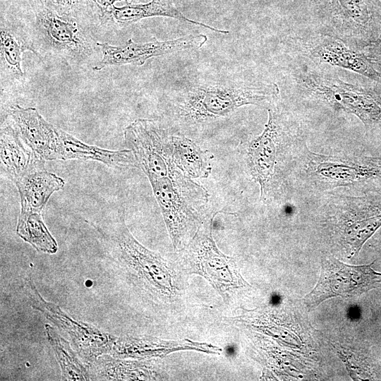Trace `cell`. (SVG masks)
Wrapping results in <instances>:
<instances>
[{"mask_svg": "<svg viewBox=\"0 0 381 381\" xmlns=\"http://www.w3.org/2000/svg\"><path fill=\"white\" fill-rule=\"evenodd\" d=\"M306 172L320 188L361 185L381 179V157L308 152Z\"/></svg>", "mask_w": 381, "mask_h": 381, "instance_id": "9", "label": "cell"}, {"mask_svg": "<svg viewBox=\"0 0 381 381\" xmlns=\"http://www.w3.org/2000/svg\"><path fill=\"white\" fill-rule=\"evenodd\" d=\"M101 361L99 373L103 379L111 380H154L155 373L143 362L123 361L104 356Z\"/></svg>", "mask_w": 381, "mask_h": 381, "instance_id": "23", "label": "cell"}, {"mask_svg": "<svg viewBox=\"0 0 381 381\" xmlns=\"http://www.w3.org/2000/svg\"><path fill=\"white\" fill-rule=\"evenodd\" d=\"M9 115L21 139L40 159L56 160L57 128L48 123L33 107L16 104L10 108Z\"/></svg>", "mask_w": 381, "mask_h": 381, "instance_id": "15", "label": "cell"}, {"mask_svg": "<svg viewBox=\"0 0 381 381\" xmlns=\"http://www.w3.org/2000/svg\"><path fill=\"white\" fill-rule=\"evenodd\" d=\"M288 43L298 54L314 63L353 71L381 85V75L366 55L340 39L320 32L291 37Z\"/></svg>", "mask_w": 381, "mask_h": 381, "instance_id": "10", "label": "cell"}, {"mask_svg": "<svg viewBox=\"0 0 381 381\" xmlns=\"http://www.w3.org/2000/svg\"><path fill=\"white\" fill-rule=\"evenodd\" d=\"M373 264L350 265L332 255L325 256L316 285L303 298L305 304L309 309L315 308L332 297L356 296L381 288V273L373 269Z\"/></svg>", "mask_w": 381, "mask_h": 381, "instance_id": "8", "label": "cell"}, {"mask_svg": "<svg viewBox=\"0 0 381 381\" xmlns=\"http://www.w3.org/2000/svg\"><path fill=\"white\" fill-rule=\"evenodd\" d=\"M220 211L211 212L180 253L189 274L204 277L223 298L226 293L249 286L235 260L224 254L212 236L213 222Z\"/></svg>", "mask_w": 381, "mask_h": 381, "instance_id": "6", "label": "cell"}, {"mask_svg": "<svg viewBox=\"0 0 381 381\" xmlns=\"http://www.w3.org/2000/svg\"><path fill=\"white\" fill-rule=\"evenodd\" d=\"M16 233L40 252L54 254L58 250L56 241L47 228L42 212L20 211Z\"/></svg>", "mask_w": 381, "mask_h": 381, "instance_id": "22", "label": "cell"}, {"mask_svg": "<svg viewBox=\"0 0 381 381\" xmlns=\"http://www.w3.org/2000/svg\"><path fill=\"white\" fill-rule=\"evenodd\" d=\"M380 247H381V241H380Z\"/></svg>", "mask_w": 381, "mask_h": 381, "instance_id": "30", "label": "cell"}, {"mask_svg": "<svg viewBox=\"0 0 381 381\" xmlns=\"http://www.w3.org/2000/svg\"><path fill=\"white\" fill-rule=\"evenodd\" d=\"M301 91L336 111L358 117L365 132L381 122V88L346 83L321 69L299 71L294 75Z\"/></svg>", "mask_w": 381, "mask_h": 381, "instance_id": "4", "label": "cell"}, {"mask_svg": "<svg viewBox=\"0 0 381 381\" xmlns=\"http://www.w3.org/2000/svg\"><path fill=\"white\" fill-rule=\"evenodd\" d=\"M91 160L119 168L137 167L131 150H109L87 145L58 128L56 160Z\"/></svg>", "mask_w": 381, "mask_h": 381, "instance_id": "17", "label": "cell"}, {"mask_svg": "<svg viewBox=\"0 0 381 381\" xmlns=\"http://www.w3.org/2000/svg\"><path fill=\"white\" fill-rule=\"evenodd\" d=\"M117 241L122 260L152 291L167 298H171L176 294L174 273L167 261L159 253L140 244L124 224Z\"/></svg>", "mask_w": 381, "mask_h": 381, "instance_id": "13", "label": "cell"}, {"mask_svg": "<svg viewBox=\"0 0 381 381\" xmlns=\"http://www.w3.org/2000/svg\"><path fill=\"white\" fill-rule=\"evenodd\" d=\"M214 155L202 149L193 140L175 129L173 160L176 166L192 179H205L211 174Z\"/></svg>", "mask_w": 381, "mask_h": 381, "instance_id": "20", "label": "cell"}, {"mask_svg": "<svg viewBox=\"0 0 381 381\" xmlns=\"http://www.w3.org/2000/svg\"><path fill=\"white\" fill-rule=\"evenodd\" d=\"M45 327L47 337L61 368L63 377L68 380H87L88 376L85 369L71 351L68 343L51 326L46 325Z\"/></svg>", "mask_w": 381, "mask_h": 381, "instance_id": "24", "label": "cell"}, {"mask_svg": "<svg viewBox=\"0 0 381 381\" xmlns=\"http://www.w3.org/2000/svg\"><path fill=\"white\" fill-rule=\"evenodd\" d=\"M49 2L53 4L54 5L65 8L71 7L75 0H47Z\"/></svg>", "mask_w": 381, "mask_h": 381, "instance_id": "28", "label": "cell"}, {"mask_svg": "<svg viewBox=\"0 0 381 381\" xmlns=\"http://www.w3.org/2000/svg\"><path fill=\"white\" fill-rule=\"evenodd\" d=\"M342 241L353 256L381 226V195L341 196L329 205Z\"/></svg>", "mask_w": 381, "mask_h": 381, "instance_id": "11", "label": "cell"}, {"mask_svg": "<svg viewBox=\"0 0 381 381\" xmlns=\"http://www.w3.org/2000/svg\"><path fill=\"white\" fill-rule=\"evenodd\" d=\"M207 37L203 34H189L182 37L159 41L154 39L147 42H135L128 40L119 46H113L106 42H97L102 56L93 66V70L100 71L109 66L133 64L143 65L148 59L159 56L174 54L201 48Z\"/></svg>", "mask_w": 381, "mask_h": 381, "instance_id": "12", "label": "cell"}, {"mask_svg": "<svg viewBox=\"0 0 381 381\" xmlns=\"http://www.w3.org/2000/svg\"><path fill=\"white\" fill-rule=\"evenodd\" d=\"M155 16L173 18L195 25L207 28L219 34H229V31L218 29L201 22L189 19L173 4L171 0H152L146 4L128 3L117 7L114 6L112 17L119 23H132L143 18Z\"/></svg>", "mask_w": 381, "mask_h": 381, "instance_id": "21", "label": "cell"}, {"mask_svg": "<svg viewBox=\"0 0 381 381\" xmlns=\"http://www.w3.org/2000/svg\"><path fill=\"white\" fill-rule=\"evenodd\" d=\"M37 30L45 44L74 58L88 56L92 52L87 35L73 19L44 8L37 16Z\"/></svg>", "mask_w": 381, "mask_h": 381, "instance_id": "14", "label": "cell"}, {"mask_svg": "<svg viewBox=\"0 0 381 381\" xmlns=\"http://www.w3.org/2000/svg\"><path fill=\"white\" fill-rule=\"evenodd\" d=\"M380 2H381V0H378Z\"/></svg>", "mask_w": 381, "mask_h": 381, "instance_id": "29", "label": "cell"}, {"mask_svg": "<svg viewBox=\"0 0 381 381\" xmlns=\"http://www.w3.org/2000/svg\"><path fill=\"white\" fill-rule=\"evenodd\" d=\"M320 32L363 51L381 31V2L378 0H309Z\"/></svg>", "mask_w": 381, "mask_h": 381, "instance_id": "5", "label": "cell"}, {"mask_svg": "<svg viewBox=\"0 0 381 381\" xmlns=\"http://www.w3.org/2000/svg\"><path fill=\"white\" fill-rule=\"evenodd\" d=\"M0 156L4 169L15 181L36 169L43 168L40 159L21 139L15 128H1Z\"/></svg>", "mask_w": 381, "mask_h": 381, "instance_id": "19", "label": "cell"}, {"mask_svg": "<svg viewBox=\"0 0 381 381\" xmlns=\"http://www.w3.org/2000/svg\"><path fill=\"white\" fill-rule=\"evenodd\" d=\"M92 2L99 10L102 16H112V11L114 8V3L123 1L126 4L131 3L133 0H88Z\"/></svg>", "mask_w": 381, "mask_h": 381, "instance_id": "27", "label": "cell"}, {"mask_svg": "<svg viewBox=\"0 0 381 381\" xmlns=\"http://www.w3.org/2000/svg\"><path fill=\"white\" fill-rule=\"evenodd\" d=\"M280 96L274 83L240 79L200 80L172 92L167 115L173 128H195L229 117L239 108L267 109Z\"/></svg>", "mask_w": 381, "mask_h": 381, "instance_id": "1", "label": "cell"}, {"mask_svg": "<svg viewBox=\"0 0 381 381\" xmlns=\"http://www.w3.org/2000/svg\"><path fill=\"white\" fill-rule=\"evenodd\" d=\"M174 132L167 123L147 119H136L124 129L125 143L150 183L167 176L176 167L173 160Z\"/></svg>", "mask_w": 381, "mask_h": 381, "instance_id": "7", "label": "cell"}, {"mask_svg": "<svg viewBox=\"0 0 381 381\" xmlns=\"http://www.w3.org/2000/svg\"><path fill=\"white\" fill-rule=\"evenodd\" d=\"M1 56L8 68L14 73L23 75L22 54L25 51L37 53L31 44L25 42L11 31L1 28L0 34Z\"/></svg>", "mask_w": 381, "mask_h": 381, "instance_id": "25", "label": "cell"}, {"mask_svg": "<svg viewBox=\"0 0 381 381\" xmlns=\"http://www.w3.org/2000/svg\"><path fill=\"white\" fill-rule=\"evenodd\" d=\"M175 250L193 238L209 213L207 189L177 167L167 176L150 182Z\"/></svg>", "mask_w": 381, "mask_h": 381, "instance_id": "2", "label": "cell"}, {"mask_svg": "<svg viewBox=\"0 0 381 381\" xmlns=\"http://www.w3.org/2000/svg\"><path fill=\"white\" fill-rule=\"evenodd\" d=\"M113 353L120 358H152L164 357L181 350H195L207 353L219 354L222 349L207 343L193 341L188 339L167 341L155 338L124 337L117 339Z\"/></svg>", "mask_w": 381, "mask_h": 381, "instance_id": "16", "label": "cell"}, {"mask_svg": "<svg viewBox=\"0 0 381 381\" xmlns=\"http://www.w3.org/2000/svg\"><path fill=\"white\" fill-rule=\"evenodd\" d=\"M263 131L239 145V154L246 171L260 186V200L270 198L277 188L282 150L291 140L293 128L279 98L267 109Z\"/></svg>", "mask_w": 381, "mask_h": 381, "instance_id": "3", "label": "cell"}, {"mask_svg": "<svg viewBox=\"0 0 381 381\" xmlns=\"http://www.w3.org/2000/svg\"><path fill=\"white\" fill-rule=\"evenodd\" d=\"M362 52L381 75V31L377 40Z\"/></svg>", "mask_w": 381, "mask_h": 381, "instance_id": "26", "label": "cell"}, {"mask_svg": "<svg viewBox=\"0 0 381 381\" xmlns=\"http://www.w3.org/2000/svg\"><path fill=\"white\" fill-rule=\"evenodd\" d=\"M20 199V211L42 212L51 195L61 190L65 181L44 167L36 169L14 181Z\"/></svg>", "mask_w": 381, "mask_h": 381, "instance_id": "18", "label": "cell"}]
</instances>
